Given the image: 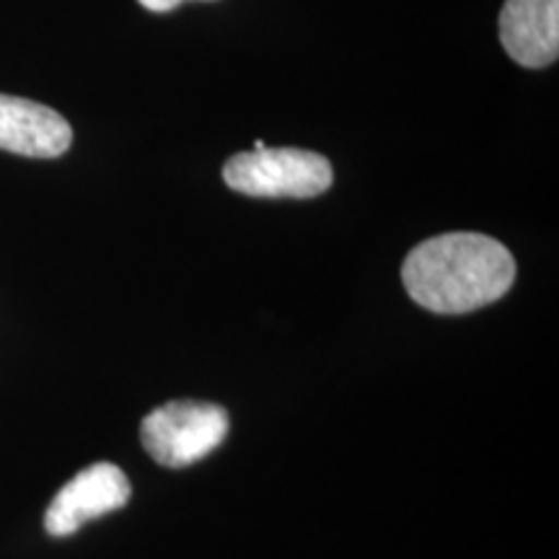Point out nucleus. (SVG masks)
Here are the masks:
<instances>
[{
    "label": "nucleus",
    "instance_id": "nucleus-1",
    "mask_svg": "<svg viewBox=\"0 0 559 559\" xmlns=\"http://www.w3.org/2000/svg\"><path fill=\"white\" fill-rule=\"evenodd\" d=\"M515 280L513 254L485 234H443L417 243L402 264V283L432 313H469L500 300Z\"/></svg>",
    "mask_w": 559,
    "mask_h": 559
},
{
    "label": "nucleus",
    "instance_id": "nucleus-2",
    "mask_svg": "<svg viewBox=\"0 0 559 559\" xmlns=\"http://www.w3.org/2000/svg\"><path fill=\"white\" fill-rule=\"evenodd\" d=\"M330 160L304 148H262L236 153L223 166V181L249 198L311 200L332 187Z\"/></svg>",
    "mask_w": 559,
    "mask_h": 559
},
{
    "label": "nucleus",
    "instance_id": "nucleus-3",
    "mask_svg": "<svg viewBox=\"0 0 559 559\" xmlns=\"http://www.w3.org/2000/svg\"><path fill=\"white\" fill-rule=\"evenodd\" d=\"M228 436V415L218 404L169 402L153 409L140 425L143 449L169 469H185L205 459Z\"/></svg>",
    "mask_w": 559,
    "mask_h": 559
},
{
    "label": "nucleus",
    "instance_id": "nucleus-4",
    "mask_svg": "<svg viewBox=\"0 0 559 559\" xmlns=\"http://www.w3.org/2000/svg\"><path fill=\"white\" fill-rule=\"evenodd\" d=\"M130 492V481L120 466L107 464V461L88 466L55 495L45 513L47 534L58 539L75 534L83 523L128 506Z\"/></svg>",
    "mask_w": 559,
    "mask_h": 559
},
{
    "label": "nucleus",
    "instance_id": "nucleus-5",
    "mask_svg": "<svg viewBox=\"0 0 559 559\" xmlns=\"http://www.w3.org/2000/svg\"><path fill=\"white\" fill-rule=\"evenodd\" d=\"M70 143L73 130L60 111L0 94V148L29 158H58Z\"/></svg>",
    "mask_w": 559,
    "mask_h": 559
},
{
    "label": "nucleus",
    "instance_id": "nucleus-6",
    "mask_svg": "<svg viewBox=\"0 0 559 559\" xmlns=\"http://www.w3.org/2000/svg\"><path fill=\"white\" fill-rule=\"evenodd\" d=\"M502 50L523 68H547L559 55V0H506Z\"/></svg>",
    "mask_w": 559,
    "mask_h": 559
},
{
    "label": "nucleus",
    "instance_id": "nucleus-7",
    "mask_svg": "<svg viewBox=\"0 0 559 559\" xmlns=\"http://www.w3.org/2000/svg\"><path fill=\"white\" fill-rule=\"evenodd\" d=\"M138 3L153 13H166L177 9V5L185 3V0H138Z\"/></svg>",
    "mask_w": 559,
    "mask_h": 559
}]
</instances>
